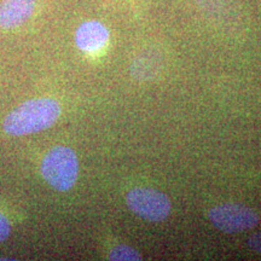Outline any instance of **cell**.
Here are the masks:
<instances>
[{
    "instance_id": "6da1fadb",
    "label": "cell",
    "mask_w": 261,
    "mask_h": 261,
    "mask_svg": "<svg viewBox=\"0 0 261 261\" xmlns=\"http://www.w3.org/2000/svg\"><path fill=\"white\" fill-rule=\"evenodd\" d=\"M61 115V107L52 98H34L15 108L5 117L4 130L11 136L40 132L54 125Z\"/></svg>"
},
{
    "instance_id": "7a4b0ae2",
    "label": "cell",
    "mask_w": 261,
    "mask_h": 261,
    "mask_svg": "<svg viewBox=\"0 0 261 261\" xmlns=\"http://www.w3.org/2000/svg\"><path fill=\"white\" fill-rule=\"evenodd\" d=\"M41 174L56 190L73 188L79 175V161L74 150L63 145L52 148L42 159Z\"/></svg>"
},
{
    "instance_id": "3957f363",
    "label": "cell",
    "mask_w": 261,
    "mask_h": 261,
    "mask_svg": "<svg viewBox=\"0 0 261 261\" xmlns=\"http://www.w3.org/2000/svg\"><path fill=\"white\" fill-rule=\"evenodd\" d=\"M208 219L215 228L225 233H238L259 224V214L243 203H223L211 208Z\"/></svg>"
},
{
    "instance_id": "277c9868",
    "label": "cell",
    "mask_w": 261,
    "mask_h": 261,
    "mask_svg": "<svg viewBox=\"0 0 261 261\" xmlns=\"http://www.w3.org/2000/svg\"><path fill=\"white\" fill-rule=\"evenodd\" d=\"M126 203L136 215L158 223L171 214V201L163 192L152 188H135L127 192Z\"/></svg>"
},
{
    "instance_id": "5b68a950",
    "label": "cell",
    "mask_w": 261,
    "mask_h": 261,
    "mask_svg": "<svg viewBox=\"0 0 261 261\" xmlns=\"http://www.w3.org/2000/svg\"><path fill=\"white\" fill-rule=\"evenodd\" d=\"M110 34L108 28L99 21H86L75 32V44L84 52H97L106 46Z\"/></svg>"
},
{
    "instance_id": "8992f818",
    "label": "cell",
    "mask_w": 261,
    "mask_h": 261,
    "mask_svg": "<svg viewBox=\"0 0 261 261\" xmlns=\"http://www.w3.org/2000/svg\"><path fill=\"white\" fill-rule=\"evenodd\" d=\"M37 0H3L0 3V28L12 29L31 18Z\"/></svg>"
},
{
    "instance_id": "52a82bcc",
    "label": "cell",
    "mask_w": 261,
    "mask_h": 261,
    "mask_svg": "<svg viewBox=\"0 0 261 261\" xmlns=\"http://www.w3.org/2000/svg\"><path fill=\"white\" fill-rule=\"evenodd\" d=\"M200 8L218 23H233L237 19L236 9L231 0H196Z\"/></svg>"
},
{
    "instance_id": "ba28073f",
    "label": "cell",
    "mask_w": 261,
    "mask_h": 261,
    "mask_svg": "<svg viewBox=\"0 0 261 261\" xmlns=\"http://www.w3.org/2000/svg\"><path fill=\"white\" fill-rule=\"evenodd\" d=\"M109 260L113 261H139L142 260V255L135 248L120 244L114 247L112 252L109 253Z\"/></svg>"
},
{
    "instance_id": "9c48e42d",
    "label": "cell",
    "mask_w": 261,
    "mask_h": 261,
    "mask_svg": "<svg viewBox=\"0 0 261 261\" xmlns=\"http://www.w3.org/2000/svg\"><path fill=\"white\" fill-rule=\"evenodd\" d=\"M10 232H11V227H10L9 220L6 219L5 215L0 212V242L5 241L6 238L10 236Z\"/></svg>"
},
{
    "instance_id": "30bf717a",
    "label": "cell",
    "mask_w": 261,
    "mask_h": 261,
    "mask_svg": "<svg viewBox=\"0 0 261 261\" xmlns=\"http://www.w3.org/2000/svg\"><path fill=\"white\" fill-rule=\"evenodd\" d=\"M247 244L254 252L261 254V231L260 232L253 233L252 236L248 238Z\"/></svg>"
}]
</instances>
